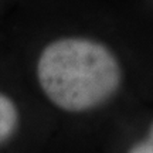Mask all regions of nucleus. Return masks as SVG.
I'll return each instance as SVG.
<instances>
[{
  "instance_id": "2",
  "label": "nucleus",
  "mask_w": 153,
  "mask_h": 153,
  "mask_svg": "<svg viewBox=\"0 0 153 153\" xmlns=\"http://www.w3.org/2000/svg\"><path fill=\"white\" fill-rule=\"evenodd\" d=\"M19 123V112L9 97L0 94V145L14 133Z\"/></svg>"
},
{
  "instance_id": "1",
  "label": "nucleus",
  "mask_w": 153,
  "mask_h": 153,
  "mask_svg": "<svg viewBox=\"0 0 153 153\" xmlns=\"http://www.w3.org/2000/svg\"><path fill=\"white\" fill-rule=\"evenodd\" d=\"M40 85L61 109L81 112L104 104L120 84L118 60L105 45L88 38L50 43L37 65Z\"/></svg>"
},
{
  "instance_id": "3",
  "label": "nucleus",
  "mask_w": 153,
  "mask_h": 153,
  "mask_svg": "<svg viewBox=\"0 0 153 153\" xmlns=\"http://www.w3.org/2000/svg\"><path fill=\"white\" fill-rule=\"evenodd\" d=\"M131 153H153V126H152V132L149 137L145 140V142L139 143L137 146L131 150Z\"/></svg>"
}]
</instances>
